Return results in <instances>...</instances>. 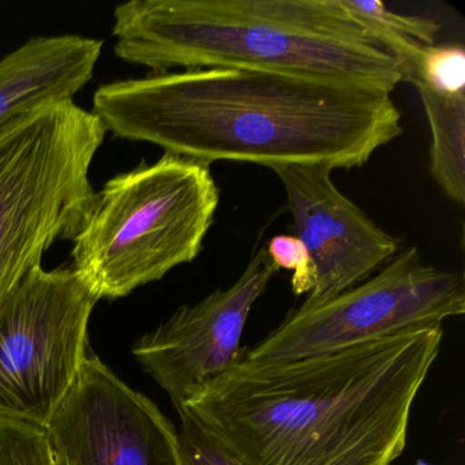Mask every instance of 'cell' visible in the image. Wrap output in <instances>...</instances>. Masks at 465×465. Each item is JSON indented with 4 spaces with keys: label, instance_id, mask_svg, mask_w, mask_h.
Instances as JSON below:
<instances>
[{
    "label": "cell",
    "instance_id": "obj_1",
    "mask_svg": "<svg viewBox=\"0 0 465 465\" xmlns=\"http://www.w3.org/2000/svg\"><path fill=\"white\" fill-rule=\"evenodd\" d=\"M107 132L165 153L274 168L351 170L402 134L391 94L258 70L152 73L97 89Z\"/></svg>",
    "mask_w": 465,
    "mask_h": 465
},
{
    "label": "cell",
    "instance_id": "obj_2",
    "mask_svg": "<svg viewBox=\"0 0 465 465\" xmlns=\"http://www.w3.org/2000/svg\"><path fill=\"white\" fill-rule=\"evenodd\" d=\"M442 339L434 325L298 361L243 359L181 411L244 465H391Z\"/></svg>",
    "mask_w": 465,
    "mask_h": 465
},
{
    "label": "cell",
    "instance_id": "obj_3",
    "mask_svg": "<svg viewBox=\"0 0 465 465\" xmlns=\"http://www.w3.org/2000/svg\"><path fill=\"white\" fill-rule=\"evenodd\" d=\"M115 54L153 73L258 70L391 92L401 64L342 0H132L114 10Z\"/></svg>",
    "mask_w": 465,
    "mask_h": 465
},
{
    "label": "cell",
    "instance_id": "obj_4",
    "mask_svg": "<svg viewBox=\"0 0 465 465\" xmlns=\"http://www.w3.org/2000/svg\"><path fill=\"white\" fill-rule=\"evenodd\" d=\"M211 165L164 153L107 182L89 201L72 269L97 299H119L193 262L214 223Z\"/></svg>",
    "mask_w": 465,
    "mask_h": 465
},
{
    "label": "cell",
    "instance_id": "obj_5",
    "mask_svg": "<svg viewBox=\"0 0 465 465\" xmlns=\"http://www.w3.org/2000/svg\"><path fill=\"white\" fill-rule=\"evenodd\" d=\"M105 127L74 100L0 127V304L59 239H72L94 197L92 162Z\"/></svg>",
    "mask_w": 465,
    "mask_h": 465
},
{
    "label": "cell",
    "instance_id": "obj_6",
    "mask_svg": "<svg viewBox=\"0 0 465 465\" xmlns=\"http://www.w3.org/2000/svg\"><path fill=\"white\" fill-rule=\"evenodd\" d=\"M464 312V274L426 265L418 249L410 247L366 282L291 310L244 359L282 363L328 355L410 329L442 325Z\"/></svg>",
    "mask_w": 465,
    "mask_h": 465
},
{
    "label": "cell",
    "instance_id": "obj_7",
    "mask_svg": "<svg viewBox=\"0 0 465 465\" xmlns=\"http://www.w3.org/2000/svg\"><path fill=\"white\" fill-rule=\"evenodd\" d=\"M99 299L72 266L32 269L0 304V416L45 429L89 353Z\"/></svg>",
    "mask_w": 465,
    "mask_h": 465
},
{
    "label": "cell",
    "instance_id": "obj_8",
    "mask_svg": "<svg viewBox=\"0 0 465 465\" xmlns=\"http://www.w3.org/2000/svg\"><path fill=\"white\" fill-rule=\"evenodd\" d=\"M45 434L69 465H181L173 421L91 351Z\"/></svg>",
    "mask_w": 465,
    "mask_h": 465
},
{
    "label": "cell",
    "instance_id": "obj_9",
    "mask_svg": "<svg viewBox=\"0 0 465 465\" xmlns=\"http://www.w3.org/2000/svg\"><path fill=\"white\" fill-rule=\"evenodd\" d=\"M276 272L266 249L258 250L230 288L179 307L133 345L138 363L167 391L178 412L243 361L242 336L250 312Z\"/></svg>",
    "mask_w": 465,
    "mask_h": 465
},
{
    "label": "cell",
    "instance_id": "obj_10",
    "mask_svg": "<svg viewBox=\"0 0 465 465\" xmlns=\"http://www.w3.org/2000/svg\"><path fill=\"white\" fill-rule=\"evenodd\" d=\"M273 173L287 194L295 235L317 271L306 302H321L366 282L399 250V239L378 227L321 165H284Z\"/></svg>",
    "mask_w": 465,
    "mask_h": 465
},
{
    "label": "cell",
    "instance_id": "obj_11",
    "mask_svg": "<svg viewBox=\"0 0 465 465\" xmlns=\"http://www.w3.org/2000/svg\"><path fill=\"white\" fill-rule=\"evenodd\" d=\"M103 43L77 35L34 37L0 59V127L51 103L74 99L92 80Z\"/></svg>",
    "mask_w": 465,
    "mask_h": 465
},
{
    "label": "cell",
    "instance_id": "obj_12",
    "mask_svg": "<svg viewBox=\"0 0 465 465\" xmlns=\"http://www.w3.org/2000/svg\"><path fill=\"white\" fill-rule=\"evenodd\" d=\"M420 96L431 133L430 171L446 197L465 203V94H437L412 83Z\"/></svg>",
    "mask_w": 465,
    "mask_h": 465
},
{
    "label": "cell",
    "instance_id": "obj_13",
    "mask_svg": "<svg viewBox=\"0 0 465 465\" xmlns=\"http://www.w3.org/2000/svg\"><path fill=\"white\" fill-rule=\"evenodd\" d=\"M342 4L401 64L404 83L424 48L435 45L440 25L434 20L399 15L386 9L380 0H342Z\"/></svg>",
    "mask_w": 465,
    "mask_h": 465
},
{
    "label": "cell",
    "instance_id": "obj_14",
    "mask_svg": "<svg viewBox=\"0 0 465 465\" xmlns=\"http://www.w3.org/2000/svg\"><path fill=\"white\" fill-rule=\"evenodd\" d=\"M424 84L448 96L465 94V51L461 45H430L419 56L412 74L405 83Z\"/></svg>",
    "mask_w": 465,
    "mask_h": 465
},
{
    "label": "cell",
    "instance_id": "obj_15",
    "mask_svg": "<svg viewBox=\"0 0 465 465\" xmlns=\"http://www.w3.org/2000/svg\"><path fill=\"white\" fill-rule=\"evenodd\" d=\"M0 465H56L45 429L0 416Z\"/></svg>",
    "mask_w": 465,
    "mask_h": 465
},
{
    "label": "cell",
    "instance_id": "obj_16",
    "mask_svg": "<svg viewBox=\"0 0 465 465\" xmlns=\"http://www.w3.org/2000/svg\"><path fill=\"white\" fill-rule=\"evenodd\" d=\"M178 413L182 421L178 431L181 465H244L189 413Z\"/></svg>",
    "mask_w": 465,
    "mask_h": 465
},
{
    "label": "cell",
    "instance_id": "obj_17",
    "mask_svg": "<svg viewBox=\"0 0 465 465\" xmlns=\"http://www.w3.org/2000/svg\"><path fill=\"white\" fill-rule=\"evenodd\" d=\"M273 265L285 271H292L291 287L296 296L309 295L317 282V271L303 242L296 235H276L266 247Z\"/></svg>",
    "mask_w": 465,
    "mask_h": 465
},
{
    "label": "cell",
    "instance_id": "obj_18",
    "mask_svg": "<svg viewBox=\"0 0 465 465\" xmlns=\"http://www.w3.org/2000/svg\"><path fill=\"white\" fill-rule=\"evenodd\" d=\"M54 457H55V464L56 465H69V464H67L66 461H64V460L59 459L58 456H55V454H54Z\"/></svg>",
    "mask_w": 465,
    "mask_h": 465
},
{
    "label": "cell",
    "instance_id": "obj_19",
    "mask_svg": "<svg viewBox=\"0 0 465 465\" xmlns=\"http://www.w3.org/2000/svg\"><path fill=\"white\" fill-rule=\"evenodd\" d=\"M416 465H432V464H430V462H426V461H418V464Z\"/></svg>",
    "mask_w": 465,
    "mask_h": 465
}]
</instances>
